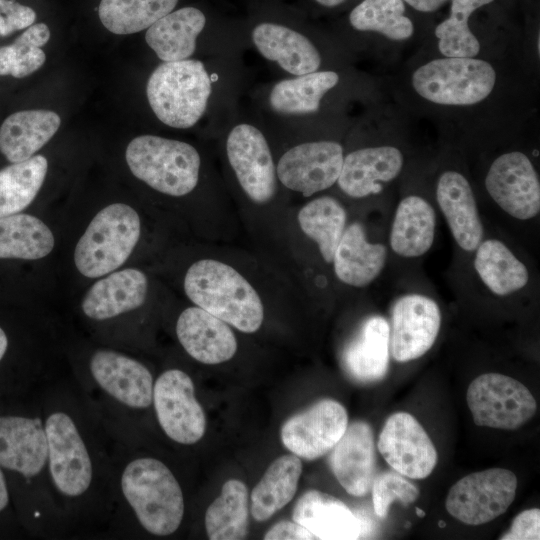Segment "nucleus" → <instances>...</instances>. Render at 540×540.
Segmentation results:
<instances>
[{
  "label": "nucleus",
  "instance_id": "obj_16",
  "mask_svg": "<svg viewBox=\"0 0 540 540\" xmlns=\"http://www.w3.org/2000/svg\"><path fill=\"white\" fill-rule=\"evenodd\" d=\"M491 198L506 213L519 220H529L540 211V183L530 159L518 151L497 157L486 178Z\"/></svg>",
  "mask_w": 540,
  "mask_h": 540
},
{
  "label": "nucleus",
  "instance_id": "obj_14",
  "mask_svg": "<svg viewBox=\"0 0 540 540\" xmlns=\"http://www.w3.org/2000/svg\"><path fill=\"white\" fill-rule=\"evenodd\" d=\"M377 448L390 467L410 479H424L434 470L438 454L421 424L409 413L386 420Z\"/></svg>",
  "mask_w": 540,
  "mask_h": 540
},
{
  "label": "nucleus",
  "instance_id": "obj_33",
  "mask_svg": "<svg viewBox=\"0 0 540 540\" xmlns=\"http://www.w3.org/2000/svg\"><path fill=\"white\" fill-rule=\"evenodd\" d=\"M474 268L488 289L498 296L522 289L529 279L526 266L503 242L496 239L479 244Z\"/></svg>",
  "mask_w": 540,
  "mask_h": 540
},
{
  "label": "nucleus",
  "instance_id": "obj_30",
  "mask_svg": "<svg viewBox=\"0 0 540 540\" xmlns=\"http://www.w3.org/2000/svg\"><path fill=\"white\" fill-rule=\"evenodd\" d=\"M339 82V75L331 70L284 78L275 82L267 94L269 109L285 117L316 113L323 97Z\"/></svg>",
  "mask_w": 540,
  "mask_h": 540
},
{
  "label": "nucleus",
  "instance_id": "obj_44",
  "mask_svg": "<svg viewBox=\"0 0 540 540\" xmlns=\"http://www.w3.org/2000/svg\"><path fill=\"white\" fill-rule=\"evenodd\" d=\"M500 539L538 540L540 539V510L532 508L519 513L513 520L509 531Z\"/></svg>",
  "mask_w": 540,
  "mask_h": 540
},
{
  "label": "nucleus",
  "instance_id": "obj_20",
  "mask_svg": "<svg viewBox=\"0 0 540 540\" xmlns=\"http://www.w3.org/2000/svg\"><path fill=\"white\" fill-rule=\"evenodd\" d=\"M176 335L184 350L204 364L228 361L237 351V341L228 324L198 306L182 311Z\"/></svg>",
  "mask_w": 540,
  "mask_h": 540
},
{
  "label": "nucleus",
  "instance_id": "obj_47",
  "mask_svg": "<svg viewBox=\"0 0 540 540\" xmlns=\"http://www.w3.org/2000/svg\"><path fill=\"white\" fill-rule=\"evenodd\" d=\"M9 504V492L6 484L5 476L0 466V512L3 511Z\"/></svg>",
  "mask_w": 540,
  "mask_h": 540
},
{
  "label": "nucleus",
  "instance_id": "obj_39",
  "mask_svg": "<svg viewBox=\"0 0 540 540\" xmlns=\"http://www.w3.org/2000/svg\"><path fill=\"white\" fill-rule=\"evenodd\" d=\"M402 0H363L349 15L358 31H374L395 41L406 40L414 32L412 21L404 15Z\"/></svg>",
  "mask_w": 540,
  "mask_h": 540
},
{
  "label": "nucleus",
  "instance_id": "obj_36",
  "mask_svg": "<svg viewBox=\"0 0 540 540\" xmlns=\"http://www.w3.org/2000/svg\"><path fill=\"white\" fill-rule=\"evenodd\" d=\"M42 155L12 163L0 170V218L24 210L38 194L47 174Z\"/></svg>",
  "mask_w": 540,
  "mask_h": 540
},
{
  "label": "nucleus",
  "instance_id": "obj_12",
  "mask_svg": "<svg viewBox=\"0 0 540 540\" xmlns=\"http://www.w3.org/2000/svg\"><path fill=\"white\" fill-rule=\"evenodd\" d=\"M343 159V148L338 142H303L280 157L277 178L286 188L310 197L337 182Z\"/></svg>",
  "mask_w": 540,
  "mask_h": 540
},
{
  "label": "nucleus",
  "instance_id": "obj_13",
  "mask_svg": "<svg viewBox=\"0 0 540 540\" xmlns=\"http://www.w3.org/2000/svg\"><path fill=\"white\" fill-rule=\"evenodd\" d=\"M88 368L94 385L119 406L142 410L152 405L153 376L140 361L111 349H98Z\"/></svg>",
  "mask_w": 540,
  "mask_h": 540
},
{
  "label": "nucleus",
  "instance_id": "obj_48",
  "mask_svg": "<svg viewBox=\"0 0 540 540\" xmlns=\"http://www.w3.org/2000/svg\"><path fill=\"white\" fill-rule=\"evenodd\" d=\"M8 348V338L4 330L0 327V361L4 357Z\"/></svg>",
  "mask_w": 540,
  "mask_h": 540
},
{
  "label": "nucleus",
  "instance_id": "obj_34",
  "mask_svg": "<svg viewBox=\"0 0 540 540\" xmlns=\"http://www.w3.org/2000/svg\"><path fill=\"white\" fill-rule=\"evenodd\" d=\"M53 247V233L39 218L18 213L0 218V258L37 260Z\"/></svg>",
  "mask_w": 540,
  "mask_h": 540
},
{
  "label": "nucleus",
  "instance_id": "obj_10",
  "mask_svg": "<svg viewBox=\"0 0 540 540\" xmlns=\"http://www.w3.org/2000/svg\"><path fill=\"white\" fill-rule=\"evenodd\" d=\"M152 404L159 426L172 441L192 445L204 436L206 417L191 377L168 369L154 381Z\"/></svg>",
  "mask_w": 540,
  "mask_h": 540
},
{
  "label": "nucleus",
  "instance_id": "obj_8",
  "mask_svg": "<svg viewBox=\"0 0 540 540\" xmlns=\"http://www.w3.org/2000/svg\"><path fill=\"white\" fill-rule=\"evenodd\" d=\"M466 400L477 426L502 430L520 428L537 410L536 400L524 384L499 373L476 377L467 389Z\"/></svg>",
  "mask_w": 540,
  "mask_h": 540
},
{
  "label": "nucleus",
  "instance_id": "obj_6",
  "mask_svg": "<svg viewBox=\"0 0 540 540\" xmlns=\"http://www.w3.org/2000/svg\"><path fill=\"white\" fill-rule=\"evenodd\" d=\"M141 233L138 213L114 203L100 210L76 244L74 262L85 277L97 278L119 268L130 256Z\"/></svg>",
  "mask_w": 540,
  "mask_h": 540
},
{
  "label": "nucleus",
  "instance_id": "obj_18",
  "mask_svg": "<svg viewBox=\"0 0 540 540\" xmlns=\"http://www.w3.org/2000/svg\"><path fill=\"white\" fill-rule=\"evenodd\" d=\"M440 325V309L433 299L420 294L400 297L391 313L390 354L398 362L421 357L433 346Z\"/></svg>",
  "mask_w": 540,
  "mask_h": 540
},
{
  "label": "nucleus",
  "instance_id": "obj_7",
  "mask_svg": "<svg viewBox=\"0 0 540 540\" xmlns=\"http://www.w3.org/2000/svg\"><path fill=\"white\" fill-rule=\"evenodd\" d=\"M496 72L490 63L473 57L432 60L414 71L412 85L424 99L442 105H473L493 90Z\"/></svg>",
  "mask_w": 540,
  "mask_h": 540
},
{
  "label": "nucleus",
  "instance_id": "obj_28",
  "mask_svg": "<svg viewBox=\"0 0 540 540\" xmlns=\"http://www.w3.org/2000/svg\"><path fill=\"white\" fill-rule=\"evenodd\" d=\"M60 116L54 111L22 110L9 115L0 127V152L11 163L32 157L57 132Z\"/></svg>",
  "mask_w": 540,
  "mask_h": 540
},
{
  "label": "nucleus",
  "instance_id": "obj_35",
  "mask_svg": "<svg viewBox=\"0 0 540 540\" xmlns=\"http://www.w3.org/2000/svg\"><path fill=\"white\" fill-rule=\"evenodd\" d=\"M205 528L211 540H240L248 534V489L240 480L230 479L221 494L207 508Z\"/></svg>",
  "mask_w": 540,
  "mask_h": 540
},
{
  "label": "nucleus",
  "instance_id": "obj_11",
  "mask_svg": "<svg viewBox=\"0 0 540 540\" xmlns=\"http://www.w3.org/2000/svg\"><path fill=\"white\" fill-rule=\"evenodd\" d=\"M226 155L240 187L252 201L264 204L274 197L276 165L264 133L255 124L240 122L230 129Z\"/></svg>",
  "mask_w": 540,
  "mask_h": 540
},
{
  "label": "nucleus",
  "instance_id": "obj_37",
  "mask_svg": "<svg viewBox=\"0 0 540 540\" xmlns=\"http://www.w3.org/2000/svg\"><path fill=\"white\" fill-rule=\"evenodd\" d=\"M346 211L333 197L322 196L311 200L298 213V223L314 240L327 263L333 261L335 250L346 226Z\"/></svg>",
  "mask_w": 540,
  "mask_h": 540
},
{
  "label": "nucleus",
  "instance_id": "obj_50",
  "mask_svg": "<svg viewBox=\"0 0 540 540\" xmlns=\"http://www.w3.org/2000/svg\"><path fill=\"white\" fill-rule=\"evenodd\" d=\"M415 511H416V515L420 518L424 517L425 516V512L424 510L420 509L419 507H416L415 508Z\"/></svg>",
  "mask_w": 540,
  "mask_h": 540
},
{
  "label": "nucleus",
  "instance_id": "obj_4",
  "mask_svg": "<svg viewBox=\"0 0 540 540\" xmlns=\"http://www.w3.org/2000/svg\"><path fill=\"white\" fill-rule=\"evenodd\" d=\"M215 77L198 59L162 62L151 73L146 95L155 116L165 125L188 129L205 115Z\"/></svg>",
  "mask_w": 540,
  "mask_h": 540
},
{
  "label": "nucleus",
  "instance_id": "obj_46",
  "mask_svg": "<svg viewBox=\"0 0 540 540\" xmlns=\"http://www.w3.org/2000/svg\"><path fill=\"white\" fill-rule=\"evenodd\" d=\"M420 12L436 11L448 0H402Z\"/></svg>",
  "mask_w": 540,
  "mask_h": 540
},
{
  "label": "nucleus",
  "instance_id": "obj_9",
  "mask_svg": "<svg viewBox=\"0 0 540 540\" xmlns=\"http://www.w3.org/2000/svg\"><path fill=\"white\" fill-rule=\"evenodd\" d=\"M517 484L516 475L503 468L471 473L450 488L446 510L464 524H485L507 511L514 501Z\"/></svg>",
  "mask_w": 540,
  "mask_h": 540
},
{
  "label": "nucleus",
  "instance_id": "obj_24",
  "mask_svg": "<svg viewBox=\"0 0 540 540\" xmlns=\"http://www.w3.org/2000/svg\"><path fill=\"white\" fill-rule=\"evenodd\" d=\"M436 198L457 244L465 251H475L482 241L483 226L468 180L459 172H444Z\"/></svg>",
  "mask_w": 540,
  "mask_h": 540
},
{
  "label": "nucleus",
  "instance_id": "obj_5",
  "mask_svg": "<svg viewBox=\"0 0 540 540\" xmlns=\"http://www.w3.org/2000/svg\"><path fill=\"white\" fill-rule=\"evenodd\" d=\"M125 158L132 174L160 193L180 197L198 184L200 154L184 141L141 135L130 141Z\"/></svg>",
  "mask_w": 540,
  "mask_h": 540
},
{
  "label": "nucleus",
  "instance_id": "obj_2",
  "mask_svg": "<svg viewBox=\"0 0 540 540\" xmlns=\"http://www.w3.org/2000/svg\"><path fill=\"white\" fill-rule=\"evenodd\" d=\"M117 484L140 526L155 536L172 535L185 510L181 486L170 468L151 456H137L119 467Z\"/></svg>",
  "mask_w": 540,
  "mask_h": 540
},
{
  "label": "nucleus",
  "instance_id": "obj_45",
  "mask_svg": "<svg viewBox=\"0 0 540 540\" xmlns=\"http://www.w3.org/2000/svg\"><path fill=\"white\" fill-rule=\"evenodd\" d=\"M265 540H302L315 539L314 535L295 521H280L264 535Z\"/></svg>",
  "mask_w": 540,
  "mask_h": 540
},
{
  "label": "nucleus",
  "instance_id": "obj_1",
  "mask_svg": "<svg viewBox=\"0 0 540 540\" xmlns=\"http://www.w3.org/2000/svg\"><path fill=\"white\" fill-rule=\"evenodd\" d=\"M68 401H53L43 408L48 444V472L60 504L78 512L95 498L106 473L104 456L90 432L84 414ZM109 475V474H108ZM90 505V504H89Z\"/></svg>",
  "mask_w": 540,
  "mask_h": 540
},
{
  "label": "nucleus",
  "instance_id": "obj_23",
  "mask_svg": "<svg viewBox=\"0 0 540 540\" xmlns=\"http://www.w3.org/2000/svg\"><path fill=\"white\" fill-rule=\"evenodd\" d=\"M292 518L315 539L354 540L363 534L360 518L344 502L318 490H308L296 501Z\"/></svg>",
  "mask_w": 540,
  "mask_h": 540
},
{
  "label": "nucleus",
  "instance_id": "obj_27",
  "mask_svg": "<svg viewBox=\"0 0 540 540\" xmlns=\"http://www.w3.org/2000/svg\"><path fill=\"white\" fill-rule=\"evenodd\" d=\"M206 25L204 13L195 7L171 11L146 31L145 41L163 62L190 58Z\"/></svg>",
  "mask_w": 540,
  "mask_h": 540
},
{
  "label": "nucleus",
  "instance_id": "obj_26",
  "mask_svg": "<svg viewBox=\"0 0 540 540\" xmlns=\"http://www.w3.org/2000/svg\"><path fill=\"white\" fill-rule=\"evenodd\" d=\"M389 356V324L381 316H371L345 346L342 363L356 381L376 382L386 375Z\"/></svg>",
  "mask_w": 540,
  "mask_h": 540
},
{
  "label": "nucleus",
  "instance_id": "obj_31",
  "mask_svg": "<svg viewBox=\"0 0 540 540\" xmlns=\"http://www.w3.org/2000/svg\"><path fill=\"white\" fill-rule=\"evenodd\" d=\"M436 217L433 207L422 197L410 195L397 206L390 231V246L399 256L415 258L432 246Z\"/></svg>",
  "mask_w": 540,
  "mask_h": 540
},
{
  "label": "nucleus",
  "instance_id": "obj_41",
  "mask_svg": "<svg viewBox=\"0 0 540 540\" xmlns=\"http://www.w3.org/2000/svg\"><path fill=\"white\" fill-rule=\"evenodd\" d=\"M50 39L45 23L32 24L10 45L0 47V76L26 77L46 60L42 47Z\"/></svg>",
  "mask_w": 540,
  "mask_h": 540
},
{
  "label": "nucleus",
  "instance_id": "obj_38",
  "mask_svg": "<svg viewBox=\"0 0 540 540\" xmlns=\"http://www.w3.org/2000/svg\"><path fill=\"white\" fill-rule=\"evenodd\" d=\"M178 0H101L98 15L110 32L127 35L148 29L173 11Z\"/></svg>",
  "mask_w": 540,
  "mask_h": 540
},
{
  "label": "nucleus",
  "instance_id": "obj_32",
  "mask_svg": "<svg viewBox=\"0 0 540 540\" xmlns=\"http://www.w3.org/2000/svg\"><path fill=\"white\" fill-rule=\"evenodd\" d=\"M302 463L298 456L282 455L267 468L251 493V514L258 521H266L294 497Z\"/></svg>",
  "mask_w": 540,
  "mask_h": 540
},
{
  "label": "nucleus",
  "instance_id": "obj_3",
  "mask_svg": "<svg viewBox=\"0 0 540 540\" xmlns=\"http://www.w3.org/2000/svg\"><path fill=\"white\" fill-rule=\"evenodd\" d=\"M187 297L244 333L262 325L264 309L253 286L233 267L212 259L193 263L184 278Z\"/></svg>",
  "mask_w": 540,
  "mask_h": 540
},
{
  "label": "nucleus",
  "instance_id": "obj_49",
  "mask_svg": "<svg viewBox=\"0 0 540 540\" xmlns=\"http://www.w3.org/2000/svg\"><path fill=\"white\" fill-rule=\"evenodd\" d=\"M315 1L325 7H335V6L340 5L346 0H315Z\"/></svg>",
  "mask_w": 540,
  "mask_h": 540
},
{
  "label": "nucleus",
  "instance_id": "obj_22",
  "mask_svg": "<svg viewBox=\"0 0 540 540\" xmlns=\"http://www.w3.org/2000/svg\"><path fill=\"white\" fill-rule=\"evenodd\" d=\"M402 166L403 155L396 147L357 149L344 156L337 183L346 195L363 198L381 192V182L396 178Z\"/></svg>",
  "mask_w": 540,
  "mask_h": 540
},
{
  "label": "nucleus",
  "instance_id": "obj_25",
  "mask_svg": "<svg viewBox=\"0 0 540 540\" xmlns=\"http://www.w3.org/2000/svg\"><path fill=\"white\" fill-rule=\"evenodd\" d=\"M146 275L135 268L115 271L98 280L85 294L81 308L90 319L103 321L140 307L147 295Z\"/></svg>",
  "mask_w": 540,
  "mask_h": 540
},
{
  "label": "nucleus",
  "instance_id": "obj_43",
  "mask_svg": "<svg viewBox=\"0 0 540 540\" xmlns=\"http://www.w3.org/2000/svg\"><path fill=\"white\" fill-rule=\"evenodd\" d=\"M36 12L15 0H0V36L26 29L36 20Z\"/></svg>",
  "mask_w": 540,
  "mask_h": 540
},
{
  "label": "nucleus",
  "instance_id": "obj_21",
  "mask_svg": "<svg viewBox=\"0 0 540 540\" xmlns=\"http://www.w3.org/2000/svg\"><path fill=\"white\" fill-rule=\"evenodd\" d=\"M251 39L263 58L291 76L312 73L321 66L322 58L315 44L288 26L262 22L252 29Z\"/></svg>",
  "mask_w": 540,
  "mask_h": 540
},
{
  "label": "nucleus",
  "instance_id": "obj_15",
  "mask_svg": "<svg viewBox=\"0 0 540 540\" xmlns=\"http://www.w3.org/2000/svg\"><path fill=\"white\" fill-rule=\"evenodd\" d=\"M348 426L343 405L323 399L290 417L281 428L284 446L298 457L314 460L331 451Z\"/></svg>",
  "mask_w": 540,
  "mask_h": 540
},
{
  "label": "nucleus",
  "instance_id": "obj_17",
  "mask_svg": "<svg viewBox=\"0 0 540 540\" xmlns=\"http://www.w3.org/2000/svg\"><path fill=\"white\" fill-rule=\"evenodd\" d=\"M0 466L29 484L40 478L51 487L43 417L0 416Z\"/></svg>",
  "mask_w": 540,
  "mask_h": 540
},
{
  "label": "nucleus",
  "instance_id": "obj_40",
  "mask_svg": "<svg viewBox=\"0 0 540 540\" xmlns=\"http://www.w3.org/2000/svg\"><path fill=\"white\" fill-rule=\"evenodd\" d=\"M494 0H452L449 18L435 29L438 48L445 57H474L480 44L468 26L470 15Z\"/></svg>",
  "mask_w": 540,
  "mask_h": 540
},
{
  "label": "nucleus",
  "instance_id": "obj_19",
  "mask_svg": "<svg viewBox=\"0 0 540 540\" xmlns=\"http://www.w3.org/2000/svg\"><path fill=\"white\" fill-rule=\"evenodd\" d=\"M374 435L370 425L355 421L332 448L331 470L345 491L356 497L371 491L376 476Z\"/></svg>",
  "mask_w": 540,
  "mask_h": 540
},
{
  "label": "nucleus",
  "instance_id": "obj_42",
  "mask_svg": "<svg viewBox=\"0 0 540 540\" xmlns=\"http://www.w3.org/2000/svg\"><path fill=\"white\" fill-rule=\"evenodd\" d=\"M371 491L374 512L380 519L387 517L389 507L396 499L406 506L415 502L419 496L418 488L396 471L376 475Z\"/></svg>",
  "mask_w": 540,
  "mask_h": 540
},
{
  "label": "nucleus",
  "instance_id": "obj_29",
  "mask_svg": "<svg viewBox=\"0 0 540 540\" xmlns=\"http://www.w3.org/2000/svg\"><path fill=\"white\" fill-rule=\"evenodd\" d=\"M386 247L370 243L363 226L353 223L345 228L333 257L334 271L340 281L354 287L370 284L382 271Z\"/></svg>",
  "mask_w": 540,
  "mask_h": 540
},
{
  "label": "nucleus",
  "instance_id": "obj_51",
  "mask_svg": "<svg viewBox=\"0 0 540 540\" xmlns=\"http://www.w3.org/2000/svg\"><path fill=\"white\" fill-rule=\"evenodd\" d=\"M438 526H439L440 528H444V527L446 526V523H445L444 521L440 520V521L438 522Z\"/></svg>",
  "mask_w": 540,
  "mask_h": 540
}]
</instances>
